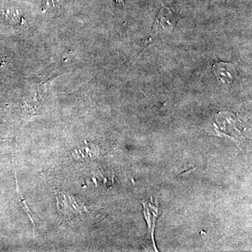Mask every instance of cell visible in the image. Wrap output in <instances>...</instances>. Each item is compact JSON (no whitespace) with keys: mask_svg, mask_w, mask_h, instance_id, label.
Instances as JSON below:
<instances>
[{"mask_svg":"<svg viewBox=\"0 0 252 252\" xmlns=\"http://www.w3.org/2000/svg\"><path fill=\"white\" fill-rule=\"evenodd\" d=\"M116 1H117V4H124V0H116Z\"/></svg>","mask_w":252,"mask_h":252,"instance_id":"5","label":"cell"},{"mask_svg":"<svg viewBox=\"0 0 252 252\" xmlns=\"http://www.w3.org/2000/svg\"><path fill=\"white\" fill-rule=\"evenodd\" d=\"M64 0H44L42 9L48 13H56L63 6Z\"/></svg>","mask_w":252,"mask_h":252,"instance_id":"4","label":"cell"},{"mask_svg":"<svg viewBox=\"0 0 252 252\" xmlns=\"http://www.w3.org/2000/svg\"><path fill=\"white\" fill-rule=\"evenodd\" d=\"M212 72L217 80L224 86H231L237 76L234 64L219 61L212 63Z\"/></svg>","mask_w":252,"mask_h":252,"instance_id":"2","label":"cell"},{"mask_svg":"<svg viewBox=\"0 0 252 252\" xmlns=\"http://www.w3.org/2000/svg\"><path fill=\"white\" fill-rule=\"evenodd\" d=\"M1 16L11 24L19 26L23 24L24 18L21 9L18 6L13 4L5 5L1 8Z\"/></svg>","mask_w":252,"mask_h":252,"instance_id":"3","label":"cell"},{"mask_svg":"<svg viewBox=\"0 0 252 252\" xmlns=\"http://www.w3.org/2000/svg\"><path fill=\"white\" fill-rule=\"evenodd\" d=\"M179 18L178 15L170 8L162 6L154 21L149 40L152 41L157 36L171 34L175 31Z\"/></svg>","mask_w":252,"mask_h":252,"instance_id":"1","label":"cell"}]
</instances>
